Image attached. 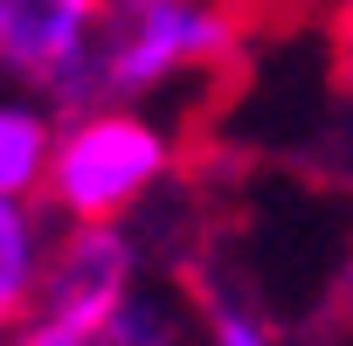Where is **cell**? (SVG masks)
I'll return each instance as SVG.
<instances>
[{
    "label": "cell",
    "instance_id": "1",
    "mask_svg": "<svg viewBox=\"0 0 353 346\" xmlns=\"http://www.w3.org/2000/svg\"><path fill=\"white\" fill-rule=\"evenodd\" d=\"M173 166H181V132L166 118L125 97H97L63 111L42 208L56 222H139L145 201L173 181Z\"/></svg>",
    "mask_w": 353,
    "mask_h": 346
},
{
    "label": "cell",
    "instance_id": "2",
    "mask_svg": "<svg viewBox=\"0 0 353 346\" xmlns=\"http://www.w3.org/2000/svg\"><path fill=\"white\" fill-rule=\"evenodd\" d=\"M236 49H243V21L229 0H111L104 49H97V97L152 104L166 90L222 77Z\"/></svg>",
    "mask_w": 353,
    "mask_h": 346
},
{
    "label": "cell",
    "instance_id": "3",
    "mask_svg": "<svg viewBox=\"0 0 353 346\" xmlns=\"http://www.w3.org/2000/svg\"><path fill=\"white\" fill-rule=\"evenodd\" d=\"M111 0H0V83L35 90L56 111L97 97Z\"/></svg>",
    "mask_w": 353,
    "mask_h": 346
},
{
    "label": "cell",
    "instance_id": "4",
    "mask_svg": "<svg viewBox=\"0 0 353 346\" xmlns=\"http://www.w3.org/2000/svg\"><path fill=\"white\" fill-rule=\"evenodd\" d=\"M8 346H188V305L166 284H132L97 305H35Z\"/></svg>",
    "mask_w": 353,
    "mask_h": 346
},
{
    "label": "cell",
    "instance_id": "5",
    "mask_svg": "<svg viewBox=\"0 0 353 346\" xmlns=\"http://www.w3.org/2000/svg\"><path fill=\"white\" fill-rule=\"evenodd\" d=\"M145 263H152V250H145L139 222H56L42 305H97V298H125L132 284H145Z\"/></svg>",
    "mask_w": 353,
    "mask_h": 346
},
{
    "label": "cell",
    "instance_id": "6",
    "mask_svg": "<svg viewBox=\"0 0 353 346\" xmlns=\"http://www.w3.org/2000/svg\"><path fill=\"white\" fill-rule=\"evenodd\" d=\"M49 250H56V215L35 194H0V346L42 305Z\"/></svg>",
    "mask_w": 353,
    "mask_h": 346
},
{
    "label": "cell",
    "instance_id": "7",
    "mask_svg": "<svg viewBox=\"0 0 353 346\" xmlns=\"http://www.w3.org/2000/svg\"><path fill=\"white\" fill-rule=\"evenodd\" d=\"M56 132H63V111L49 97L0 83V194H35L42 201Z\"/></svg>",
    "mask_w": 353,
    "mask_h": 346
},
{
    "label": "cell",
    "instance_id": "8",
    "mask_svg": "<svg viewBox=\"0 0 353 346\" xmlns=\"http://www.w3.org/2000/svg\"><path fill=\"white\" fill-rule=\"evenodd\" d=\"M201 339L208 346H284L277 325L263 312H250L243 298H229V291H208L201 298Z\"/></svg>",
    "mask_w": 353,
    "mask_h": 346
},
{
    "label": "cell",
    "instance_id": "9",
    "mask_svg": "<svg viewBox=\"0 0 353 346\" xmlns=\"http://www.w3.org/2000/svg\"><path fill=\"white\" fill-rule=\"evenodd\" d=\"M332 56H339V70H346V83H353V0L332 8Z\"/></svg>",
    "mask_w": 353,
    "mask_h": 346
}]
</instances>
